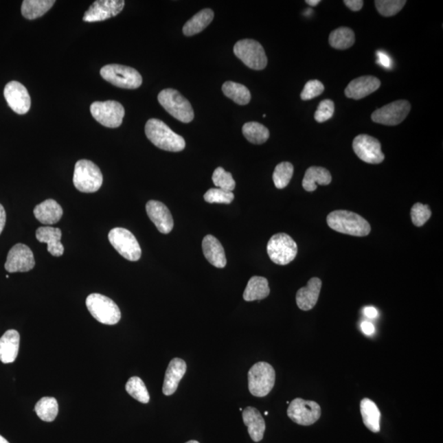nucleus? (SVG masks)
<instances>
[{
  "instance_id": "obj_1",
  "label": "nucleus",
  "mask_w": 443,
  "mask_h": 443,
  "mask_svg": "<svg viewBox=\"0 0 443 443\" xmlns=\"http://www.w3.org/2000/svg\"><path fill=\"white\" fill-rule=\"evenodd\" d=\"M145 130L147 138L159 149L170 152H179L185 149L184 138L175 133L161 120L156 118L148 120Z\"/></svg>"
},
{
  "instance_id": "obj_2",
  "label": "nucleus",
  "mask_w": 443,
  "mask_h": 443,
  "mask_svg": "<svg viewBox=\"0 0 443 443\" xmlns=\"http://www.w3.org/2000/svg\"><path fill=\"white\" fill-rule=\"evenodd\" d=\"M327 223L332 230L343 234L365 236L371 231L370 225L366 219L348 210L333 211L328 215Z\"/></svg>"
},
{
  "instance_id": "obj_3",
  "label": "nucleus",
  "mask_w": 443,
  "mask_h": 443,
  "mask_svg": "<svg viewBox=\"0 0 443 443\" xmlns=\"http://www.w3.org/2000/svg\"><path fill=\"white\" fill-rule=\"evenodd\" d=\"M275 370L267 362H258L248 372V387L256 398H264L272 391L275 384Z\"/></svg>"
},
{
  "instance_id": "obj_4",
  "label": "nucleus",
  "mask_w": 443,
  "mask_h": 443,
  "mask_svg": "<svg viewBox=\"0 0 443 443\" xmlns=\"http://www.w3.org/2000/svg\"><path fill=\"white\" fill-rule=\"evenodd\" d=\"M73 184L80 192H95L103 184L102 172L100 168L90 160H79L75 166Z\"/></svg>"
},
{
  "instance_id": "obj_5",
  "label": "nucleus",
  "mask_w": 443,
  "mask_h": 443,
  "mask_svg": "<svg viewBox=\"0 0 443 443\" xmlns=\"http://www.w3.org/2000/svg\"><path fill=\"white\" fill-rule=\"evenodd\" d=\"M89 312L97 321L106 325H115L120 321L121 311L117 304L104 295L93 293L87 298Z\"/></svg>"
},
{
  "instance_id": "obj_6",
  "label": "nucleus",
  "mask_w": 443,
  "mask_h": 443,
  "mask_svg": "<svg viewBox=\"0 0 443 443\" xmlns=\"http://www.w3.org/2000/svg\"><path fill=\"white\" fill-rule=\"evenodd\" d=\"M158 100L163 108L176 120L188 124L194 120L191 103L174 89H166L159 93Z\"/></svg>"
},
{
  "instance_id": "obj_7",
  "label": "nucleus",
  "mask_w": 443,
  "mask_h": 443,
  "mask_svg": "<svg viewBox=\"0 0 443 443\" xmlns=\"http://www.w3.org/2000/svg\"><path fill=\"white\" fill-rule=\"evenodd\" d=\"M100 75L105 81L122 89H137L141 86L142 78L139 71L133 67L120 65H105L100 70Z\"/></svg>"
},
{
  "instance_id": "obj_8",
  "label": "nucleus",
  "mask_w": 443,
  "mask_h": 443,
  "mask_svg": "<svg viewBox=\"0 0 443 443\" xmlns=\"http://www.w3.org/2000/svg\"><path fill=\"white\" fill-rule=\"evenodd\" d=\"M297 243L286 234L273 235L267 245L269 258L276 264H290L297 257Z\"/></svg>"
},
{
  "instance_id": "obj_9",
  "label": "nucleus",
  "mask_w": 443,
  "mask_h": 443,
  "mask_svg": "<svg viewBox=\"0 0 443 443\" xmlns=\"http://www.w3.org/2000/svg\"><path fill=\"white\" fill-rule=\"evenodd\" d=\"M234 52L245 65L251 69L263 70L267 66V56L258 41L251 39L239 41L234 46Z\"/></svg>"
},
{
  "instance_id": "obj_10",
  "label": "nucleus",
  "mask_w": 443,
  "mask_h": 443,
  "mask_svg": "<svg viewBox=\"0 0 443 443\" xmlns=\"http://www.w3.org/2000/svg\"><path fill=\"white\" fill-rule=\"evenodd\" d=\"M90 109L93 117L109 128L120 126L125 115L124 106L115 100L96 101L91 104Z\"/></svg>"
},
{
  "instance_id": "obj_11",
  "label": "nucleus",
  "mask_w": 443,
  "mask_h": 443,
  "mask_svg": "<svg viewBox=\"0 0 443 443\" xmlns=\"http://www.w3.org/2000/svg\"><path fill=\"white\" fill-rule=\"evenodd\" d=\"M109 240L113 248L129 261H137L141 256L140 244L128 229L115 227L109 234Z\"/></svg>"
},
{
  "instance_id": "obj_12",
  "label": "nucleus",
  "mask_w": 443,
  "mask_h": 443,
  "mask_svg": "<svg viewBox=\"0 0 443 443\" xmlns=\"http://www.w3.org/2000/svg\"><path fill=\"white\" fill-rule=\"evenodd\" d=\"M288 416L295 424L310 426L319 420L321 407L314 400L295 398L289 403Z\"/></svg>"
},
{
  "instance_id": "obj_13",
  "label": "nucleus",
  "mask_w": 443,
  "mask_h": 443,
  "mask_svg": "<svg viewBox=\"0 0 443 443\" xmlns=\"http://www.w3.org/2000/svg\"><path fill=\"white\" fill-rule=\"evenodd\" d=\"M411 109V104L407 100H396L375 111L371 117L376 124L396 126L406 120Z\"/></svg>"
},
{
  "instance_id": "obj_14",
  "label": "nucleus",
  "mask_w": 443,
  "mask_h": 443,
  "mask_svg": "<svg viewBox=\"0 0 443 443\" xmlns=\"http://www.w3.org/2000/svg\"><path fill=\"white\" fill-rule=\"evenodd\" d=\"M353 150L365 163L378 164L385 159V155L382 152L381 143L369 135L361 134L354 138Z\"/></svg>"
},
{
  "instance_id": "obj_15",
  "label": "nucleus",
  "mask_w": 443,
  "mask_h": 443,
  "mask_svg": "<svg viewBox=\"0 0 443 443\" xmlns=\"http://www.w3.org/2000/svg\"><path fill=\"white\" fill-rule=\"evenodd\" d=\"M33 252L26 245L16 244L8 252L4 267L8 273L28 272L35 267Z\"/></svg>"
},
{
  "instance_id": "obj_16",
  "label": "nucleus",
  "mask_w": 443,
  "mask_h": 443,
  "mask_svg": "<svg viewBox=\"0 0 443 443\" xmlns=\"http://www.w3.org/2000/svg\"><path fill=\"white\" fill-rule=\"evenodd\" d=\"M124 6V0H97L84 14L83 21L95 23L111 19L120 14Z\"/></svg>"
},
{
  "instance_id": "obj_17",
  "label": "nucleus",
  "mask_w": 443,
  "mask_h": 443,
  "mask_svg": "<svg viewBox=\"0 0 443 443\" xmlns=\"http://www.w3.org/2000/svg\"><path fill=\"white\" fill-rule=\"evenodd\" d=\"M3 95L8 106L18 115H26L30 111L31 97L22 83L16 81L8 82L4 88Z\"/></svg>"
},
{
  "instance_id": "obj_18",
  "label": "nucleus",
  "mask_w": 443,
  "mask_h": 443,
  "mask_svg": "<svg viewBox=\"0 0 443 443\" xmlns=\"http://www.w3.org/2000/svg\"><path fill=\"white\" fill-rule=\"evenodd\" d=\"M148 217L154 223L160 233L168 234L174 229V222L168 207L162 202L150 201L146 204Z\"/></svg>"
},
{
  "instance_id": "obj_19",
  "label": "nucleus",
  "mask_w": 443,
  "mask_h": 443,
  "mask_svg": "<svg viewBox=\"0 0 443 443\" xmlns=\"http://www.w3.org/2000/svg\"><path fill=\"white\" fill-rule=\"evenodd\" d=\"M381 87V82L373 76H364L349 83L345 90V96L350 99L361 100L372 94Z\"/></svg>"
},
{
  "instance_id": "obj_20",
  "label": "nucleus",
  "mask_w": 443,
  "mask_h": 443,
  "mask_svg": "<svg viewBox=\"0 0 443 443\" xmlns=\"http://www.w3.org/2000/svg\"><path fill=\"white\" fill-rule=\"evenodd\" d=\"M187 372V364L180 358H174L170 361L164 377L163 394L171 396L175 394L179 383Z\"/></svg>"
},
{
  "instance_id": "obj_21",
  "label": "nucleus",
  "mask_w": 443,
  "mask_h": 443,
  "mask_svg": "<svg viewBox=\"0 0 443 443\" xmlns=\"http://www.w3.org/2000/svg\"><path fill=\"white\" fill-rule=\"evenodd\" d=\"M322 281L319 277H312L305 288L299 289L297 293V304L299 309L308 311L313 309L318 302Z\"/></svg>"
},
{
  "instance_id": "obj_22",
  "label": "nucleus",
  "mask_w": 443,
  "mask_h": 443,
  "mask_svg": "<svg viewBox=\"0 0 443 443\" xmlns=\"http://www.w3.org/2000/svg\"><path fill=\"white\" fill-rule=\"evenodd\" d=\"M205 257L209 262L218 269L225 268L227 258L225 249L219 240L212 235H207L202 242Z\"/></svg>"
},
{
  "instance_id": "obj_23",
  "label": "nucleus",
  "mask_w": 443,
  "mask_h": 443,
  "mask_svg": "<svg viewBox=\"0 0 443 443\" xmlns=\"http://www.w3.org/2000/svg\"><path fill=\"white\" fill-rule=\"evenodd\" d=\"M242 418L251 440L255 442L262 440L266 426L261 413L255 407H248L243 411Z\"/></svg>"
},
{
  "instance_id": "obj_24",
  "label": "nucleus",
  "mask_w": 443,
  "mask_h": 443,
  "mask_svg": "<svg viewBox=\"0 0 443 443\" xmlns=\"http://www.w3.org/2000/svg\"><path fill=\"white\" fill-rule=\"evenodd\" d=\"M36 239L41 243L48 245L47 250L53 256L63 255L65 247L61 243L62 231L57 227H41L36 230Z\"/></svg>"
},
{
  "instance_id": "obj_25",
  "label": "nucleus",
  "mask_w": 443,
  "mask_h": 443,
  "mask_svg": "<svg viewBox=\"0 0 443 443\" xmlns=\"http://www.w3.org/2000/svg\"><path fill=\"white\" fill-rule=\"evenodd\" d=\"M20 335L14 329L8 330L0 339V361L3 364L14 362L18 357Z\"/></svg>"
},
{
  "instance_id": "obj_26",
  "label": "nucleus",
  "mask_w": 443,
  "mask_h": 443,
  "mask_svg": "<svg viewBox=\"0 0 443 443\" xmlns=\"http://www.w3.org/2000/svg\"><path fill=\"white\" fill-rule=\"evenodd\" d=\"M63 210L57 201L46 200L34 209V215L38 221L45 225H56L63 217Z\"/></svg>"
},
{
  "instance_id": "obj_27",
  "label": "nucleus",
  "mask_w": 443,
  "mask_h": 443,
  "mask_svg": "<svg viewBox=\"0 0 443 443\" xmlns=\"http://www.w3.org/2000/svg\"><path fill=\"white\" fill-rule=\"evenodd\" d=\"M330 172L322 167H310L306 172L302 181L303 188L306 192L316 191L318 185H328L331 183Z\"/></svg>"
},
{
  "instance_id": "obj_28",
  "label": "nucleus",
  "mask_w": 443,
  "mask_h": 443,
  "mask_svg": "<svg viewBox=\"0 0 443 443\" xmlns=\"http://www.w3.org/2000/svg\"><path fill=\"white\" fill-rule=\"evenodd\" d=\"M361 413L365 427L373 433L380 431L381 412L372 400L364 398L361 402Z\"/></svg>"
},
{
  "instance_id": "obj_29",
  "label": "nucleus",
  "mask_w": 443,
  "mask_h": 443,
  "mask_svg": "<svg viewBox=\"0 0 443 443\" xmlns=\"http://www.w3.org/2000/svg\"><path fill=\"white\" fill-rule=\"evenodd\" d=\"M269 293L268 280L264 277L254 276L249 280L243 298L246 302L260 301L268 297Z\"/></svg>"
},
{
  "instance_id": "obj_30",
  "label": "nucleus",
  "mask_w": 443,
  "mask_h": 443,
  "mask_svg": "<svg viewBox=\"0 0 443 443\" xmlns=\"http://www.w3.org/2000/svg\"><path fill=\"white\" fill-rule=\"evenodd\" d=\"M214 16V12L210 8H205V10L200 11L185 24L183 29L184 35L192 36L204 31L212 22Z\"/></svg>"
},
{
  "instance_id": "obj_31",
  "label": "nucleus",
  "mask_w": 443,
  "mask_h": 443,
  "mask_svg": "<svg viewBox=\"0 0 443 443\" xmlns=\"http://www.w3.org/2000/svg\"><path fill=\"white\" fill-rule=\"evenodd\" d=\"M56 3L54 0H24L22 4V14L25 19L34 20L47 12Z\"/></svg>"
},
{
  "instance_id": "obj_32",
  "label": "nucleus",
  "mask_w": 443,
  "mask_h": 443,
  "mask_svg": "<svg viewBox=\"0 0 443 443\" xmlns=\"http://www.w3.org/2000/svg\"><path fill=\"white\" fill-rule=\"evenodd\" d=\"M244 137L255 145L264 144L269 138V130L263 124L257 122H247L242 128Z\"/></svg>"
},
{
  "instance_id": "obj_33",
  "label": "nucleus",
  "mask_w": 443,
  "mask_h": 443,
  "mask_svg": "<svg viewBox=\"0 0 443 443\" xmlns=\"http://www.w3.org/2000/svg\"><path fill=\"white\" fill-rule=\"evenodd\" d=\"M222 90L227 97L238 104L245 105L250 103L251 92L247 87L242 85V84L226 82L223 84Z\"/></svg>"
},
{
  "instance_id": "obj_34",
  "label": "nucleus",
  "mask_w": 443,
  "mask_h": 443,
  "mask_svg": "<svg viewBox=\"0 0 443 443\" xmlns=\"http://www.w3.org/2000/svg\"><path fill=\"white\" fill-rule=\"evenodd\" d=\"M329 44L337 49H347L354 44V33L348 27H340L332 32L329 36Z\"/></svg>"
},
{
  "instance_id": "obj_35",
  "label": "nucleus",
  "mask_w": 443,
  "mask_h": 443,
  "mask_svg": "<svg viewBox=\"0 0 443 443\" xmlns=\"http://www.w3.org/2000/svg\"><path fill=\"white\" fill-rule=\"evenodd\" d=\"M35 411L41 420L53 422L58 413L57 400L54 398H41L36 405Z\"/></svg>"
},
{
  "instance_id": "obj_36",
  "label": "nucleus",
  "mask_w": 443,
  "mask_h": 443,
  "mask_svg": "<svg viewBox=\"0 0 443 443\" xmlns=\"http://www.w3.org/2000/svg\"><path fill=\"white\" fill-rule=\"evenodd\" d=\"M126 391L139 402L147 404L150 402V394L146 384L139 377H132L126 384Z\"/></svg>"
},
{
  "instance_id": "obj_37",
  "label": "nucleus",
  "mask_w": 443,
  "mask_h": 443,
  "mask_svg": "<svg viewBox=\"0 0 443 443\" xmlns=\"http://www.w3.org/2000/svg\"><path fill=\"white\" fill-rule=\"evenodd\" d=\"M294 167L289 162H282L275 168L273 172V180L277 189H284L288 187L293 176Z\"/></svg>"
},
{
  "instance_id": "obj_38",
  "label": "nucleus",
  "mask_w": 443,
  "mask_h": 443,
  "mask_svg": "<svg viewBox=\"0 0 443 443\" xmlns=\"http://www.w3.org/2000/svg\"><path fill=\"white\" fill-rule=\"evenodd\" d=\"M212 180L215 187L225 190V191L233 192L236 188L233 175H231V172H226L225 168L221 167L214 170Z\"/></svg>"
},
{
  "instance_id": "obj_39",
  "label": "nucleus",
  "mask_w": 443,
  "mask_h": 443,
  "mask_svg": "<svg viewBox=\"0 0 443 443\" xmlns=\"http://www.w3.org/2000/svg\"><path fill=\"white\" fill-rule=\"evenodd\" d=\"M406 3V0H376L375 6L381 15L391 16L398 14Z\"/></svg>"
},
{
  "instance_id": "obj_40",
  "label": "nucleus",
  "mask_w": 443,
  "mask_h": 443,
  "mask_svg": "<svg viewBox=\"0 0 443 443\" xmlns=\"http://www.w3.org/2000/svg\"><path fill=\"white\" fill-rule=\"evenodd\" d=\"M204 199L209 204H231L234 200V194L219 188L209 189L205 194Z\"/></svg>"
},
{
  "instance_id": "obj_41",
  "label": "nucleus",
  "mask_w": 443,
  "mask_h": 443,
  "mask_svg": "<svg viewBox=\"0 0 443 443\" xmlns=\"http://www.w3.org/2000/svg\"><path fill=\"white\" fill-rule=\"evenodd\" d=\"M431 215L432 211L429 209V205L416 203L411 208V220L413 225L416 227L424 226L431 217Z\"/></svg>"
},
{
  "instance_id": "obj_42",
  "label": "nucleus",
  "mask_w": 443,
  "mask_h": 443,
  "mask_svg": "<svg viewBox=\"0 0 443 443\" xmlns=\"http://www.w3.org/2000/svg\"><path fill=\"white\" fill-rule=\"evenodd\" d=\"M334 103L331 100H324L320 102L315 113V120L318 122H326L334 115Z\"/></svg>"
},
{
  "instance_id": "obj_43",
  "label": "nucleus",
  "mask_w": 443,
  "mask_h": 443,
  "mask_svg": "<svg viewBox=\"0 0 443 443\" xmlns=\"http://www.w3.org/2000/svg\"><path fill=\"white\" fill-rule=\"evenodd\" d=\"M324 91V86L318 80H311L306 84L301 94L303 100H310L322 94Z\"/></svg>"
},
{
  "instance_id": "obj_44",
  "label": "nucleus",
  "mask_w": 443,
  "mask_h": 443,
  "mask_svg": "<svg viewBox=\"0 0 443 443\" xmlns=\"http://www.w3.org/2000/svg\"><path fill=\"white\" fill-rule=\"evenodd\" d=\"M344 3L354 12L360 11L364 5V1L362 0H345Z\"/></svg>"
},
{
  "instance_id": "obj_45",
  "label": "nucleus",
  "mask_w": 443,
  "mask_h": 443,
  "mask_svg": "<svg viewBox=\"0 0 443 443\" xmlns=\"http://www.w3.org/2000/svg\"><path fill=\"white\" fill-rule=\"evenodd\" d=\"M377 56H378V63H380V65L386 67V69H389L391 65V59L385 53H383V52H377Z\"/></svg>"
},
{
  "instance_id": "obj_46",
  "label": "nucleus",
  "mask_w": 443,
  "mask_h": 443,
  "mask_svg": "<svg viewBox=\"0 0 443 443\" xmlns=\"http://www.w3.org/2000/svg\"><path fill=\"white\" fill-rule=\"evenodd\" d=\"M361 329L363 332L366 335H372L375 332L374 324L370 322H363L361 323Z\"/></svg>"
},
{
  "instance_id": "obj_47",
  "label": "nucleus",
  "mask_w": 443,
  "mask_h": 443,
  "mask_svg": "<svg viewBox=\"0 0 443 443\" xmlns=\"http://www.w3.org/2000/svg\"><path fill=\"white\" fill-rule=\"evenodd\" d=\"M6 223V212L4 209L3 206L0 204V234H2V231L5 226Z\"/></svg>"
},
{
  "instance_id": "obj_48",
  "label": "nucleus",
  "mask_w": 443,
  "mask_h": 443,
  "mask_svg": "<svg viewBox=\"0 0 443 443\" xmlns=\"http://www.w3.org/2000/svg\"><path fill=\"white\" fill-rule=\"evenodd\" d=\"M364 314L365 315L366 317H368L370 319H374L377 317L378 311L376 309H375L374 307L369 306L365 308Z\"/></svg>"
},
{
  "instance_id": "obj_49",
  "label": "nucleus",
  "mask_w": 443,
  "mask_h": 443,
  "mask_svg": "<svg viewBox=\"0 0 443 443\" xmlns=\"http://www.w3.org/2000/svg\"><path fill=\"white\" fill-rule=\"evenodd\" d=\"M306 3L311 7L317 6L320 3V0H306Z\"/></svg>"
},
{
  "instance_id": "obj_50",
  "label": "nucleus",
  "mask_w": 443,
  "mask_h": 443,
  "mask_svg": "<svg viewBox=\"0 0 443 443\" xmlns=\"http://www.w3.org/2000/svg\"><path fill=\"white\" fill-rule=\"evenodd\" d=\"M0 443H10V442H8L5 440V438H3V437H2L1 435H0Z\"/></svg>"
},
{
  "instance_id": "obj_51",
  "label": "nucleus",
  "mask_w": 443,
  "mask_h": 443,
  "mask_svg": "<svg viewBox=\"0 0 443 443\" xmlns=\"http://www.w3.org/2000/svg\"><path fill=\"white\" fill-rule=\"evenodd\" d=\"M185 443H200V442H197V441H196V440H192V441H189V442H185Z\"/></svg>"
},
{
  "instance_id": "obj_52",
  "label": "nucleus",
  "mask_w": 443,
  "mask_h": 443,
  "mask_svg": "<svg viewBox=\"0 0 443 443\" xmlns=\"http://www.w3.org/2000/svg\"><path fill=\"white\" fill-rule=\"evenodd\" d=\"M268 413H268L267 411H266V412L264 413V415H265V416H268Z\"/></svg>"
}]
</instances>
